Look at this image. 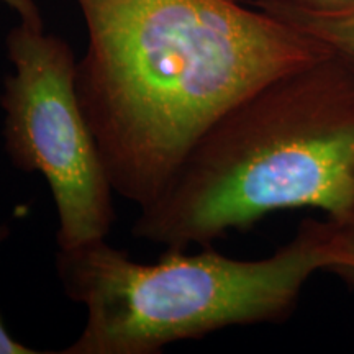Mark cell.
<instances>
[{
    "instance_id": "obj_9",
    "label": "cell",
    "mask_w": 354,
    "mask_h": 354,
    "mask_svg": "<svg viewBox=\"0 0 354 354\" xmlns=\"http://www.w3.org/2000/svg\"><path fill=\"white\" fill-rule=\"evenodd\" d=\"M290 2L315 12H338L354 7V0H290Z\"/></svg>"
},
{
    "instance_id": "obj_6",
    "label": "cell",
    "mask_w": 354,
    "mask_h": 354,
    "mask_svg": "<svg viewBox=\"0 0 354 354\" xmlns=\"http://www.w3.org/2000/svg\"><path fill=\"white\" fill-rule=\"evenodd\" d=\"M10 234V228L7 225H0V243L6 241ZM38 349L26 346V344L17 342L10 335V331L3 325L2 317H0V354H39Z\"/></svg>"
},
{
    "instance_id": "obj_3",
    "label": "cell",
    "mask_w": 354,
    "mask_h": 354,
    "mask_svg": "<svg viewBox=\"0 0 354 354\" xmlns=\"http://www.w3.org/2000/svg\"><path fill=\"white\" fill-rule=\"evenodd\" d=\"M348 276L335 223L304 220L295 236L263 259L243 261L203 246L167 250L141 264L97 240L59 250L64 294L87 310L86 325L63 354H158L236 325L284 322L313 274Z\"/></svg>"
},
{
    "instance_id": "obj_4",
    "label": "cell",
    "mask_w": 354,
    "mask_h": 354,
    "mask_svg": "<svg viewBox=\"0 0 354 354\" xmlns=\"http://www.w3.org/2000/svg\"><path fill=\"white\" fill-rule=\"evenodd\" d=\"M3 146L12 166L46 179L59 250L105 240L115 221L107 169L76 88L77 61L63 38L21 24L6 38Z\"/></svg>"
},
{
    "instance_id": "obj_7",
    "label": "cell",
    "mask_w": 354,
    "mask_h": 354,
    "mask_svg": "<svg viewBox=\"0 0 354 354\" xmlns=\"http://www.w3.org/2000/svg\"><path fill=\"white\" fill-rule=\"evenodd\" d=\"M0 3L10 7L20 17L21 24L35 26V28H44L37 0H0Z\"/></svg>"
},
{
    "instance_id": "obj_5",
    "label": "cell",
    "mask_w": 354,
    "mask_h": 354,
    "mask_svg": "<svg viewBox=\"0 0 354 354\" xmlns=\"http://www.w3.org/2000/svg\"><path fill=\"white\" fill-rule=\"evenodd\" d=\"M254 6L320 44L354 76V7L338 12H315L290 0H256Z\"/></svg>"
},
{
    "instance_id": "obj_2",
    "label": "cell",
    "mask_w": 354,
    "mask_h": 354,
    "mask_svg": "<svg viewBox=\"0 0 354 354\" xmlns=\"http://www.w3.org/2000/svg\"><path fill=\"white\" fill-rule=\"evenodd\" d=\"M292 209L354 218V76L330 55L221 115L133 234L185 251Z\"/></svg>"
},
{
    "instance_id": "obj_1",
    "label": "cell",
    "mask_w": 354,
    "mask_h": 354,
    "mask_svg": "<svg viewBox=\"0 0 354 354\" xmlns=\"http://www.w3.org/2000/svg\"><path fill=\"white\" fill-rule=\"evenodd\" d=\"M87 26L76 88L115 194L151 205L221 115L325 57L238 0H76Z\"/></svg>"
},
{
    "instance_id": "obj_8",
    "label": "cell",
    "mask_w": 354,
    "mask_h": 354,
    "mask_svg": "<svg viewBox=\"0 0 354 354\" xmlns=\"http://www.w3.org/2000/svg\"><path fill=\"white\" fill-rule=\"evenodd\" d=\"M333 221V220H331ZM338 243L348 261V276L354 277V218L346 221H333Z\"/></svg>"
}]
</instances>
